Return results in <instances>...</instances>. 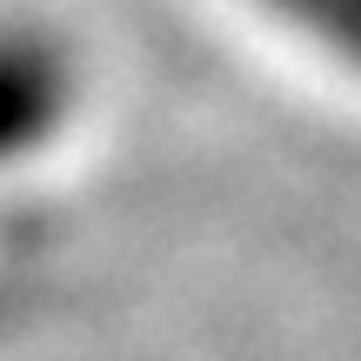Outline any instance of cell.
<instances>
[{
	"label": "cell",
	"mask_w": 361,
	"mask_h": 361,
	"mask_svg": "<svg viewBox=\"0 0 361 361\" xmlns=\"http://www.w3.org/2000/svg\"><path fill=\"white\" fill-rule=\"evenodd\" d=\"M281 7H295V20L322 27L328 40H341V47L361 54V0H281Z\"/></svg>",
	"instance_id": "obj_1"
}]
</instances>
